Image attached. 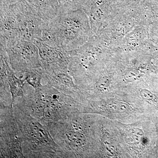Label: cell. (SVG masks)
Wrapping results in <instances>:
<instances>
[{
    "label": "cell",
    "instance_id": "6",
    "mask_svg": "<svg viewBox=\"0 0 158 158\" xmlns=\"http://www.w3.org/2000/svg\"><path fill=\"white\" fill-rule=\"evenodd\" d=\"M0 46L6 51L9 63L15 72L22 73L42 68L39 50L36 44L22 39L12 40Z\"/></svg>",
    "mask_w": 158,
    "mask_h": 158
},
{
    "label": "cell",
    "instance_id": "10",
    "mask_svg": "<svg viewBox=\"0 0 158 158\" xmlns=\"http://www.w3.org/2000/svg\"><path fill=\"white\" fill-rule=\"evenodd\" d=\"M44 77L47 83L77 101L80 90L69 71H61L50 74L44 72Z\"/></svg>",
    "mask_w": 158,
    "mask_h": 158
},
{
    "label": "cell",
    "instance_id": "16",
    "mask_svg": "<svg viewBox=\"0 0 158 158\" xmlns=\"http://www.w3.org/2000/svg\"><path fill=\"white\" fill-rule=\"evenodd\" d=\"M146 0H113L118 8L127 7H138L141 6Z\"/></svg>",
    "mask_w": 158,
    "mask_h": 158
},
{
    "label": "cell",
    "instance_id": "19",
    "mask_svg": "<svg viewBox=\"0 0 158 158\" xmlns=\"http://www.w3.org/2000/svg\"><path fill=\"white\" fill-rule=\"evenodd\" d=\"M1 5L9 6L13 4L17 0H1Z\"/></svg>",
    "mask_w": 158,
    "mask_h": 158
},
{
    "label": "cell",
    "instance_id": "9",
    "mask_svg": "<svg viewBox=\"0 0 158 158\" xmlns=\"http://www.w3.org/2000/svg\"><path fill=\"white\" fill-rule=\"evenodd\" d=\"M34 43L39 50L42 68L46 73L68 71L69 57L68 52L47 45L42 41Z\"/></svg>",
    "mask_w": 158,
    "mask_h": 158
},
{
    "label": "cell",
    "instance_id": "18",
    "mask_svg": "<svg viewBox=\"0 0 158 158\" xmlns=\"http://www.w3.org/2000/svg\"><path fill=\"white\" fill-rule=\"evenodd\" d=\"M108 107L110 110L117 112H125L128 109V106L123 103L114 102L108 105Z\"/></svg>",
    "mask_w": 158,
    "mask_h": 158
},
{
    "label": "cell",
    "instance_id": "7",
    "mask_svg": "<svg viewBox=\"0 0 158 158\" xmlns=\"http://www.w3.org/2000/svg\"><path fill=\"white\" fill-rule=\"evenodd\" d=\"M9 6L16 19L21 39L34 42L41 40L48 23L40 17L26 1Z\"/></svg>",
    "mask_w": 158,
    "mask_h": 158
},
{
    "label": "cell",
    "instance_id": "12",
    "mask_svg": "<svg viewBox=\"0 0 158 158\" xmlns=\"http://www.w3.org/2000/svg\"><path fill=\"white\" fill-rule=\"evenodd\" d=\"M40 17L49 23L59 14L60 4L57 0H25Z\"/></svg>",
    "mask_w": 158,
    "mask_h": 158
},
{
    "label": "cell",
    "instance_id": "15",
    "mask_svg": "<svg viewBox=\"0 0 158 158\" xmlns=\"http://www.w3.org/2000/svg\"><path fill=\"white\" fill-rule=\"evenodd\" d=\"M26 82L34 89L41 88L45 81L44 71L42 68H34L25 72Z\"/></svg>",
    "mask_w": 158,
    "mask_h": 158
},
{
    "label": "cell",
    "instance_id": "13",
    "mask_svg": "<svg viewBox=\"0 0 158 158\" xmlns=\"http://www.w3.org/2000/svg\"><path fill=\"white\" fill-rule=\"evenodd\" d=\"M7 80L9 85L13 105L15 99L19 98H23V97L24 88L26 83V79L25 77L19 75L14 70H12L8 75Z\"/></svg>",
    "mask_w": 158,
    "mask_h": 158
},
{
    "label": "cell",
    "instance_id": "5",
    "mask_svg": "<svg viewBox=\"0 0 158 158\" xmlns=\"http://www.w3.org/2000/svg\"><path fill=\"white\" fill-rule=\"evenodd\" d=\"M0 158H25L13 106H0Z\"/></svg>",
    "mask_w": 158,
    "mask_h": 158
},
{
    "label": "cell",
    "instance_id": "4",
    "mask_svg": "<svg viewBox=\"0 0 158 158\" xmlns=\"http://www.w3.org/2000/svg\"><path fill=\"white\" fill-rule=\"evenodd\" d=\"M111 50L94 35L81 47L68 52L69 57L68 71L77 85L81 81L93 78L100 61Z\"/></svg>",
    "mask_w": 158,
    "mask_h": 158
},
{
    "label": "cell",
    "instance_id": "2",
    "mask_svg": "<svg viewBox=\"0 0 158 158\" xmlns=\"http://www.w3.org/2000/svg\"><path fill=\"white\" fill-rule=\"evenodd\" d=\"M94 35L88 16L79 9L60 11L48 23L39 41L68 52L81 47Z\"/></svg>",
    "mask_w": 158,
    "mask_h": 158
},
{
    "label": "cell",
    "instance_id": "8",
    "mask_svg": "<svg viewBox=\"0 0 158 158\" xmlns=\"http://www.w3.org/2000/svg\"><path fill=\"white\" fill-rule=\"evenodd\" d=\"M94 35L105 29L117 14L113 0H86L82 6Z\"/></svg>",
    "mask_w": 158,
    "mask_h": 158
},
{
    "label": "cell",
    "instance_id": "1",
    "mask_svg": "<svg viewBox=\"0 0 158 158\" xmlns=\"http://www.w3.org/2000/svg\"><path fill=\"white\" fill-rule=\"evenodd\" d=\"M15 101L31 116L46 126L80 113L77 100L48 83L35 89L26 82L23 97Z\"/></svg>",
    "mask_w": 158,
    "mask_h": 158
},
{
    "label": "cell",
    "instance_id": "11",
    "mask_svg": "<svg viewBox=\"0 0 158 158\" xmlns=\"http://www.w3.org/2000/svg\"><path fill=\"white\" fill-rule=\"evenodd\" d=\"M0 44L12 40L21 39L16 19L9 6L1 5Z\"/></svg>",
    "mask_w": 158,
    "mask_h": 158
},
{
    "label": "cell",
    "instance_id": "3",
    "mask_svg": "<svg viewBox=\"0 0 158 158\" xmlns=\"http://www.w3.org/2000/svg\"><path fill=\"white\" fill-rule=\"evenodd\" d=\"M13 108L22 133L25 157L64 158L46 125L31 116L17 102L13 103Z\"/></svg>",
    "mask_w": 158,
    "mask_h": 158
},
{
    "label": "cell",
    "instance_id": "14",
    "mask_svg": "<svg viewBox=\"0 0 158 158\" xmlns=\"http://www.w3.org/2000/svg\"><path fill=\"white\" fill-rule=\"evenodd\" d=\"M142 7L143 17L148 26L158 22V0H146Z\"/></svg>",
    "mask_w": 158,
    "mask_h": 158
},
{
    "label": "cell",
    "instance_id": "20",
    "mask_svg": "<svg viewBox=\"0 0 158 158\" xmlns=\"http://www.w3.org/2000/svg\"><path fill=\"white\" fill-rule=\"evenodd\" d=\"M156 152H157V154L158 155V139L157 143V145H156Z\"/></svg>",
    "mask_w": 158,
    "mask_h": 158
},
{
    "label": "cell",
    "instance_id": "17",
    "mask_svg": "<svg viewBox=\"0 0 158 158\" xmlns=\"http://www.w3.org/2000/svg\"><path fill=\"white\" fill-rule=\"evenodd\" d=\"M110 85V80L106 76H102L96 80L94 86L98 91H104L107 90Z\"/></svg>",
    "mask_w": 158,
    "mask_h": 158
}]
</instances>
